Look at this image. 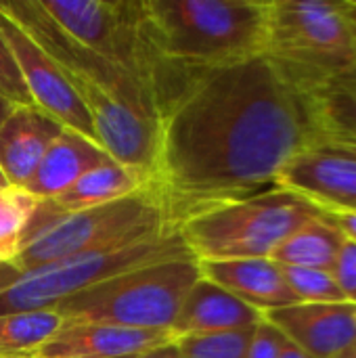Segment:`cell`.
I'll return each instance as SVG.
<instances>
[{
  "label": "cell",
  "mask_w": 356,
  "mask_h": 358,
  "mask_svg": "<svg viewBox=\"0 0 356 358\" xmlns=\"http://www.w3.org/2000/svg\"><path fill=\"white\" fill-rule=\"evenodd\" d=\"M344 239L340 229L323 214L294 231L275 250L271 260L279 266L334 271Z\"/></svg>",
  "instance_id": "19"
},
{
  "label": "cell",
  "mask_w": 356,
  "mask_h": 358,
  "mask_svg": "<svg viewBox=\"0 0 356 358\" xmlns=\"http://www.w3.org/2000/svg\"><path fill=\"white\" fill-rule=\"evenodd\" d=\"M323 216L308 199L281 187L225 203L187 220L178 233L197 262L271 258L302 224Z\"/></svg>",
  "instance_id": "7"
},
{
  "label": "cell",
  "mask_w": 356,
  "mask_h": 358,
  "mask_svg": "<svg viewBox=\"0 0 356 358\" xmlns=\"http://www.w3.org/2000/svg\"><path fill=\"white\" fill-rule=\"evenodd\" d=\"M317 132L304 92L264 55L189 71L157 124L149 189L166 222L187 220L277 185Z\"/></svg>",
  "instance_id": "1"
},
{
  "label": "cell",
  "mask_w": 356,
  "mask_h": 358,
  "mask_svg": "<svg viewBox=\"0 0 356 358\" xmlns=\"http://www.w3.org/2000/svg\"><path fill=\"white\" fill-rule=\"evenodd\" d=\"M283 344H285V336L262 317V321L254 329L248 358H281Z\"/></svg>",
  "instance_id": "25"
},
{
  "label": "cell",
  "mask_w": 356,
  "mask_h": 358,
  "mask_svg": "<svg viewBox=\"0 0 356 358\" xmlns=\"http://www.w3.org/2000/svg\"><path fill=\"white\" fill-rule=\"evenodd\" d=\"M281 358H313L308 352H304L300 346H296L294 342H290L285 338V344H283V350H281Z\"/></svg>",
  "instance_id": "29"
},
{
  "label": "cell",
  "mask_w": 356,
  "mask_h": 358,
  "mask_svg": "<svg viewBox=\"0 0 356 358\" xmlns=\"http://www.w3.org/2000/svg\"><path fill=\"white\" fill-rule=\"evenodd\" d=\"M317 147V145H315ZM323 147H329V149H336L344 155H350L356 159V145H346V143H332V145H323Z\"/></svg>",
  "instance_id": "31"
},
{
  "label": "cell",
  "mask_w": 356,
  "mask_h": 358,
  "mask_svg": "<svg viewBox=\"0 0 356 358\" xmlns=\"http://www.w3.org/2000/svg\"><path fill=\"white\" fill-rule=\"evenodd\" d=\"M115 162L101 145L65 128L44 153L40 166L25 182L27 191L38 201L52 199L76 185L86 172Z\"/></svg>",
  "instance_id": "16"
},
{
  "label": "cell",
  "mask_w": 356,
  "mask_h": 358,
  "mask_svg": "<svg viewBox=\"0 0 356 358\" xmlns=\"http://www.w3.org/2000/svg\"><path fill=\"white\" fill-rule=\"evenodd\" d=\"M0 34L4 36L15 61L21 69L23 82L36 107L46 111L65 128L86 136L99 145L92 117L78 99L57 63L8 17L0 10Z\"/></svg>",
  "instance_id": "9"
},
{
  "label": "cell",
  "mask_w": 356,
  "mask_h": 358,
  "mask_svg": "<svg viewBox=\"0 0 356 358\" xmlns=\"http://www.w3.org/2000/svg\"><path fill=\"white\" fill-rule=\"evenodd\" d=\"M38 203L40 201L23 189L6 187L0 191V254L6 262L17 254L19 239Z\"/></svg>",
  "instance_id": "21"
},
{
  "label": "cell",
  "mask_w": 356,
  "mask_h": 358,
  "mask_svg": "<svg viewBox=\"0 0 356 358\" xmlns=\"http://www.w3.org/2000/svg\"><path fill=\"white\" fill-rule=\"evenodd\" d=\"M317 132V145H356V73L302 90Z\"/></svg>",
  "instance_id": "18"
},
{
  "label": "cell",
  "mask_w": 356,
  "mask_h": 358,
  "mask_svg": "<svg viewBox=\"0 0 356 358\" xmlns=\"http://www.w3.org/2000/svg\"><path fill=\"white\" fill-rule=\"evenodd\" d=\"M15 358H38L36 355H31V357H15Z\"/></svg>",
  "instance_id": "36"
},
{
  "label": "cell",
  "mask_w": 356,
  "mask_h": 358,
  "mask_svg": "<svg viewBox=\"0 0 356 358\" xmlns=\"http://www.w3.org/2000/svg\"><path fill=\"white\" fill-rule=\"evenodd\" d=\"M336 358H356V344L353 346V348H348L346 352H342L340 357H336Z\"/></svg>",
  "instance_id": "32"
},
{
  "label": "cell",
  "mask_w": 356,
  "mask_h": 358,
  "mask_svg": "<svg viewBox=\"0 0 356 358\" xmlns=\"http://www.w3.org/2000/svg\"><path fill=\"white\" fill-rule=\"evenodd\" d=\"M350 17H353V27H355V36H356V2H353V13H350Z\"/></svg>",
  "instance_id": "33"
},
{
  "label": "cell",
  "mask_w": 356,
  "mask_h": 358,
  "mask_svg": "<svg viewBox=\"0 0 356 358\" xmlns=\"http://www.w3.org/2000/svg\"><path fill=\"white\" fill-rule=\"evenodd\" d=\"M199 273L262 315L298 304L285 283L283 268L271 258L208 260L199 262Z\"/></svg>",
  "instance_id": "14"
},
{
  "label": "cell",
  "mask_w": 356,
  "mask_h": 358,
  "mask_svg": "<svg viewBox=\"0 0 356 358\" xmlns=\"http://www.w3.org/2000/svg\"><path fill=\"white\" fill-rule=\"evenodd\" d=\"M2 262H6V258H4V256L0 254V264H2Z\"/></svg>",
  "instance_id": "35"
},
{
  "label": "cell",
  "mask_w": 356,
  "mask_h": 358,
  "mask_svg": "<svg viewBox=\"0 0 356 358\" xmlns=\"http://www.w3.org/2000/svg\"><path fill=\"white\" fill-rule=\"evenodd\" d=\"M262 321V313L231 296L216 283L199 277L185 296L180 310L170 327L174 340L187 336H210L252 329Z\"/></svg>",
  "instance_id": "15"
},
{
  "label": "cell",
  "mask_w": 356,
  "mask_h": 358,
  "mask_svg": "<svg viewBox=\"0 0 356 358\" xmlns=\"http://www.w3.org/2000/svg\"><path fill=\"white\" fill-rule=\"evenodd\" d=\"M313 358H336L356 344V304H292L262 315Z\"/></svg>",
  "instance_id": "11"
},
{
  "label": "cell",
  "mask_w": 356,
  "mask_h": 358,
  "mask_svg": "<svg viewBox=\"0 0 356 358\" xmlns=\"http://www.w3.org/2000/svg\"><path fill=\"white\" fill-rule=\"evenodd\" d=\"M42 8L82 46L132 76L164 107L187 71L166 63L153 46L143 0H40Z\"/></svg>",
  "instance_id": "3"
},
{
  "label": "cell",
  "mask_w": 356,
  "mask_h": 358,
  "mask_svg": "<svg viewBox=\"0 0 356 358\" xmlns=\"http://www.w3.org/2000/svg\"><path fill=\"white\" fill-rule=\"evenodd\" d=\"M174 340L170 331L128 329L103 323L63 321L38 350V358H120L143 355Z\"/></svg>",
  "instance_id": "12"
},
{
  "label": "cell",
  "mask_w": 356,
  "mask_h": 358,
  "mask_svg": "<svg viewBox=\"0 0 356 358\" xmlns=\"http://www.w3.org/2000/svg\"><path fill=\"white\" fill-rule=\"evenodd\" d=\"M193 256L178 231L159 237L107 250L48 262L29 271H17L8 262L0 264V315L52 310L65 298L122 275L126 271L174 258ZM195 258V256H193Z\"/></svg>",
  "instance_id": "8"
},
{
  "label": "cell",
  "mask_w": 356,
  "mask_h": 358,
  "mask_svg": "<svg viewBox=\"0 0 356 358\" xmlns=\"http://www.w3.org/2000/svg\"><path fill=\"white\" fill-rule=\"evenodd\" d=\"M63 319L55 310L0 315V358L31 357L52 338Z\"/></svg>",
  "instance_id": "20"
},
{
  "label": "cell",
  "mask_w": 356,
  "mask_h": 358,
  "mask_svg": "<svg viewBox=\"0 0 356 358\" xmlns=\"http://www.w3.org/2000/svg\"><path fill=\"white\" fill-rule=\"evenodd\" d=\"M15 109H17V105H13L10 101H6V99L0 96V128H2V124L8 120V115H10Z\"/></svg>",
  "instance_id": "30"
},
{
  "label": "cell",
  "mask_w": 356,
  "mask_h": 358,
  "mask_svg": "<svg viewBox=\"0 0 356 358\" xmlns=\"http://www.w3.org/2000/svg\"><path fill=\"white\" fill-rule=\"evenodd\" d=\"M332 273L340 285L344 300L350 304H356V243L344 239L340 256H338Z\"/></svg>",
  "instance_id": "26"
},
{
  "label": "cell",
  "mask_w": 356,
  "mask_h": 358,
  "mask_svg": "<svg viewBox=\"0 0 356 358\" xmlns=\"http://www.w3.org/2000/svg\"><path fill=\"white\" fill-rule=\"evenodd\" d=\"M8 187V182L4 180V176H2V172H0V189H6Z\"/></svg>",
  "instance_id": "34"
},
{
  "label": "cell",
  "mask_w": 356,
  "mask_h": 358,
  "mask_svg": "<svg viewBox=\"0 0 356 358\" xmlns=\"http://www.w3.org/2000/svg\"><path fill=\"white\" fill-rule=\"evenodd\" d=\"M193 256L151 262L94 283L52 310L63 321L170 331L189 289L199 281Z\"/></svg>",
  "instance_id": "6"
},
{
  "label": "cell",
  "mask_w": 356,
  "mask_h": 358,
  "mask_svg": "<svg viewBox=\"0 0 356 358\" xmlns=\"http://www.w3.org/2000/svg\"><path fill=\"white\" fill-rule=\"evenodd\" d=\"M147 187V178L136 170L122 166L120 162H109L86 172L76 185H71L65 193L40 201L31 220H46L55 216L76 214L90 208H99L118 199H124Z\"/></svg>",
  "instance_id": "17"
},
{
  "label": "cell",
  "mask_w": 356,
  "mask_h": 358,
  "mask_svg": "<svg viewBox=\"0 0 356 358\" xmlns=\"http://www.w3.org/2000/svg\"><path fill=\"white\" fill-rule=\"evenodd\" d=\"M353 2L269 0L264 57L300 90L356 71Z\"/></svg>",
  "instance_id": "5"
},
{
  "label": "cell",
  "mask_w": 356,
  "mask_h": 358,
  "mask_svg": "<svg viewBox=\"0 0 356 358\" xmlns=\"http://www.w3.org/2000/svg\"><path fill=\"white\" fill-rule=\"evenodd\" d=\"M254 329L210 334V336H187L178 338V350L183 358H248Z\"/></svg>",
  "instance_id": "22"
},
{
  "label": "cell",
  "mask_w": 356,
  "mask_h": 358,
  "mask_svg": "<svg viewBox=\"0 0 356 358\" xmlns=\"http://www.w3.org/2000/svg\"><path fill=\"white\" fill-rule=\"evenodd\" d=\"M0 96L17 107L34 105L29 90L23 82L21 69L15 61V55L10 52L2 34H0Z\"/></svg>",
  "instance_id": "24"
},
{
  "label": "cell",
  "mask_w": 356,
  "mask_h": 358,
  "mask_svg": "<svg viewBox=\"0 0 356 358\" xmlns=\"http://www.w3.org/2000/svg\"><path fill=\"white\" fill-rule=\"evenodd\" d=\"M159 57L185 71L222 69L262 57L269 0H143Z\"/></svg>",
  "instance_id": "2"
},
{
  "label": "cell",
  "mask_w": 356,
  "mask_h": 358,
  "mask_svg": "<svg viewBox=\"0 0 356 358\" xmlns=\"http://www.w3.org/2000/svg\"><path fill=\"white\" fill-rule=\"evenodd\" d=\"M63 130V124L36 105L17 107L8 115L0 128V172L8 187H25Z\"/></svg>",
  "instance_id": "13"
},
{
  "label": "cell",
  "mask_w": 356,
  "mask_h": 358,
  "mask_svg": "<svg viewBox=\"0 0 356 358\" xmlns=\"http://www.w3.org/2000/svg\"><path fill=\"white\" fill-rule=\"evenodd\" d=\"M285 283L298 304H325V302H346L340 285L332 271L319 268H292L281 266Z\"/></svg>",
  "instance_id": "23"
},
{
  "label": "cell",
  "mask_w": 356,
  "mask_h": 358,
  "mask_svg": "<svg viewBox=\"0 0 356 358\" xmlns=\"http://www.w3.org/2000/svg\"><path fill=\"white\" fill-rule=\"evenodd\" d=\"M0 191H4V189H0Z\"/></svg>",
  "instance_id": "38"
},
{
  "label": "cell",
  "mask_w": 356,
  "mask_h": 358,
  "mask_svg": "<svg viewBox=\"0 0 356 358\" xmlns=\"http://www.w3.org/2000/svg\"><path fill=\"white\" fill-rule=\"evenodd\" d=\"M338 229L340 233L348 239L356 243V212H323Z\"/></svg>",
  "instance_id": "27"
},
{
  "label": "cell",
  "mask_w": 356,
  "mask_h": 358,
  "mask_svg": "<svg viewBox=\"0 0 356 358\" xmlns=\"http://www.w3.org/2000/svg\"><path fill=\"white\" fill-rule=\"evenodd\" d=\"M168 231L174 229L168 227L153 191L145 187L124 199L84 212L46 220L29 218L8 264L17 271H29L82 254L134 245Z\"/></svg>",
  "instance_id": "4"
},
{
  "label": "cell",
  "mask_w": 356,
  "mask_h": 358,
  "mask_svg": "<svg viewBox=\"0 0 356 358\" xmlns=\"http://www.w3.org/2000/svg\"><path fill=\"white\" fill-rule=\"evenodd\" d=\"M275 187L298 193L321 212H356V159L323 145L304 149Z\"/></svg>",
  "instance_id": "10"
},
{
  "label": "cell",
  "mask_w": 356,
  "mask_h": 358,
  "mask_svg": "<svg viewBox=\"0 0 356 358\" xmlns=\"http://www.w3.org/2000/svg\"><path fill=\"white\" fill-rule=\"evenodd\" d=\"M136 358H183V357H180V350H178L176 340H170V342H166V344H162V346H157V348H151V350H147V352L138 355Z\"/></svg>",
  "instance_id": "28"
},
{
  "label": "cell",
  "mask_w": 356,
  "mask_h": 358,
  "mask_svg": "<svg viewBox=\"0 0 356 358\" xmlns=\"http://www.w3.org/2000/svg\"><path fill=\"white\" fill-rule=\"evenodd\" d=\"M138 357V355H132V357H120V358H136Z\"/></svg>",
  "instance_id": "37"
}]
</instances>
